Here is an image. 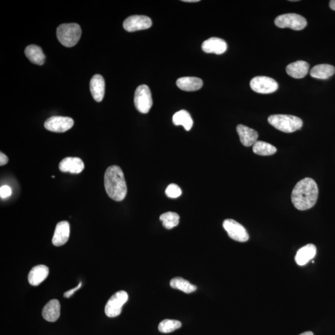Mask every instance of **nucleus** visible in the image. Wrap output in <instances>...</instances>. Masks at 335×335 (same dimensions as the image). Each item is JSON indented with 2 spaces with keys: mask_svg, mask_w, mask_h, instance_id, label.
<instances>
[{
  "mask_svg": "<svg viewBox=\"0 0 335 335\" xmlns=\"http://www.w3.org/2000/svg\"><path fill=\"white\" fill-rule=\"evenodd\" d=\"M170 286L173 289L180 290L185 293L190 294L197 289V287L184 280V278L176 277L172 279L170 281Z\"/></svg>",
  "mask_w": 335,
  "mask_h": 335,
  "instance_id": "393cba45",
  "label": "nucleus"
},
{
  "mask_svg": "<svg viewBox=\"0 0 335 335\" xmlns=\"http://www.w3.org/2000/svg\"><path fill=\"white\" fill-rule=\"evenodd\" d=\"M165 194L168 198L175 199L181 195L182 190L178 185L171 184L166 189Z\"/></svg>",
  "mask_w": 335,
  "mask_h": 335,
  "instance_id": "c85d7f7f",
  "label": "nucleus"
},
{
  "mask_svg": "<svg viewBox=\"0 0 335 335\" xmlns=\"http://www.w3.org/2000/svg\"><path fill=\"white\" fill-rule=\"evenodd\" d=\"M81 29L77 23L63 24L57 29V37L64 46L72 47L80 40Z\"/></svg>",
  "mask_w": 335,
  "mask_h": 335,
  "instance_id": "20e7f679",
  "label": "nucleus"
},
{
  "mask_svg": "<svg viewBox=\"0 0 335 335\" xmlns=\"http://www.w3.org/2000/svg\"><path fill=\"white\" fill-rule=\"evenodd\" d=\"M268 123L275 128L285 133H292L300 130L303 126L302 119L292 115L275 114L270 115Z\"/></svg>",
  "mask_w": 335,
  "mask_h": 335,
  "instance_id": "7ed1b4c3",
  "label": "nucleus"
},
{
  "mask_svg": "<svg viewBox=\"0 0 335 335\" xmlns=\"http://www.w3.org/2000/svg\"><path fill=\"white\" fill-rule=\"evenodd\" d=\"M160 220L162 222L163 225L166 229H171L178 225L179 216L177 213L168 212L160 216Z\"/></svg>",
  "mask_w": 335,
  "mask_h": 335,
  "instance_id": "bb28decb",
  "label": "nucleus"
},
{
  "mask_svg": "<svg viewBox=\"0 0 335 335\" xmlns=\"http://www.w3.org/2000/svg\"><path fill=\"white\" fill-rule=\"evenodd\" d=\"M152 25L151 19L148 16L134 15L129 17L123 23V27L128 32L147 29Z\"/></svg>",
  "mask_w": 335,
  "mask_h": 335,
  "instance_id": "9b49d317",
  "label": "nucleus"
},
{
  "mask_svg": "<svg viewBox=\"0 0 335 335\" xmlns=\"http://www.w3.org/2000/svg\"><path fill=\"white\" fill-rule=\"evenodd\" d=\"M90 91L92 97L97 102L103 100L105 93V81L102 76L95 75L90 81Z\"/></svg>",
  "mask_w": 335,
  "mask_h": 335,
  "instance_id": "dca6fc26",
  "label": "nucleus"
},
{
  "mask_svg": "<svg viewBox=\"0 0 335 335\" xmlns=\"http://www.w3.org/2000/svg\"><path fill=\"white\" fill-rule=\"evenodd\" d=\"M173 123L175 126H182L186 131H190L193 128V120L189 112L181 110L176 112L173 116Z\"/></svg>",
  "mask_w": 335,
  "mask_h": 335,
  "instance_id": "b1692460",
  "label": "nucleus"
},
{
  "mask_svg": "<svg viewBox=\"0 0 335 335\" xmlns=\"http://www.w3.org/2000/svg\"><path fill=\"white\" fill-rule=\"evenodd\" d=\"M316 247L313 244H308L298 250L295 261L298 265L304 266L312 260L316 255Z\"/></svg>",
  "mask_w": 335,
  "mask_h": 335,
  "instance_id": "f3484780",
  "label": "nucleus"
},
{
  "mask_svg": "<svg viewBox=\"0 0 335 335\" xmlns=\"http://www.w3.org/2000/svg\"><path fill=\"white\" fill-rule=\"evenodd\" d=\"M81 285H82V283L80 282V283H79L78 286L76 287V288L70 290V291H67L66 292H65V294L64 295V297L66 298H69L71 297L72 295L75 293V291H77V290H78L81 288Z\"/></svg>",
  "mask_w": 335,
  "mask_h": 335,
  "instance_id": "7c9ffc66",
  "label": "nucleus"
},
{
  "mask_svg": "<svg viewBox=\"0 0 335 335\" xmlns=\"http://www.w3.org/2000/svg\"><path fill=\"white\" fill-rule=\"evenodd\" d=\"M202 49L205 53L221 55L226 51L227 44L226 42L221 38H210L203 42Z\"/></svg>",
  "mask_w": 335,
  "mask_h": 335,
  "instance_id": "4468645a",
  "label": "nucleus"
},
{
  "mask_svg": "<svg viewBox=\"0 0 335 335\" xmlns=\"http://www.w3.org/2000/svg\"><path fill=\"white\" fill-rule=\"evenodd\" d=\"M299 335H314V333L312 331H306Z\"/></svg>",
  "mask_w": 335,
  "mask_h": 335,
  "instance_id": "72a5a7b5",
  "label": "nucleus"
},
{
  "mask_svg": "<svg viewBox=\"0 0 335 335\" xmlns=\"http://www.w3.org/2000/svg\"><path fill=\"white\" fill-rule=\"evenodd\" d=\"M8 162V158L6 155L1 152L0 154V165L4 166L7 165Z\"/></svg>",
  "mask_w": 335,
  "mask_h": 335,
  "instance_id": "2f4dec72",
  "label": "nucleus"
},
{
  "mask_svg": "<svg viewBox=\"0 0 335 335\" xmlns=\"http://www.w3.org/2000/svg\"><path fill=\"white\" fill-rule=\"evenodd\" d=\"M250 87L253 91L261 94H270L277 91L278 84L274 79L259 76L250 81Z\"/></svg>",
  "mask_w": 335,
  "mask_h": 335,
  "instance_id": "6e6552de",
  "label": "nucleus"
},
{
  "mask_svg": "<svg viewBox=\"0 0 335 335\" xmlns=\"http://www.w3.org/2000/svg\"><path fill=\"white\" fill-rule=\"evenodd\" d=\"M134 104L138 111L143 114H147L150 111L153 100L150 88L145 84H142L135 92Z\"/></svg>",
  "mask_w": 335,
  "mask_h": 335,
  "instance_id": "423d86ee",
  "label": "nucleus"
},
{
  "mask_svg": "<svg viewBox=\"0 0 335 335\" xmlns=\"http://www.w3.org/2000/svg\"><path fill=\"white\" fill-rule=\"evenodd\" d=\"M184 2H187V3H196V2H199V0H184Z\"/></svg>",
  "mask_w": 335,
  "mask_h": 335,
  "instance_id": "f704fd0d",
  "label": "nucleus"
},
{
  "mask_svg": "<svg viewBox=\"0 0 335 335\" xmlns=\"http://www.w3.org/2000/svg\"><path fill=\"white\" fill-rule=\"evenodd\" d=\"M309 64L307 62L299 60L290 64L286 67V72L294 78L300 79L305 77L308 75Z\"/></svg>",
  "mask_w": 335,
  "mask_h": 335,
  "instance_id": "6ab92c4d",
  "label": "nucleus"
},
{
  "mask_svg": "<svg viewBox=\"0 0 335 335\" xmlns=\"http://www.w3.org/2000/svg\"><path fill=\"white\" fill-rule=\"evenodd\" d=\"M58 167L60 170L64 173L79 174L82 172L84 165L80 158L67 157L62 160Z\"/></svg>",
  "mask_w": 335,
  "mask_h": 335,
  "instance_id": "f8f14e48",
  "label": "nucleus"
},
{
  "mask_svg": "<svg viewBox=\"0 0 335 335\" xmlns=\"http://www.w3.org/2000/svg\"><path fill=\"white\" fill-rule=\"evenodd\" d=\"M335 74V68L329 64H319L312 69L310 75L312 77L326 80Z\"/></svg>",
  "mask_w": 335,
  "mask_h": 335,
  "instance_id": "4be33fe9",
  "label": "nucleus"
},
{
  "mask_svg": "<svg viewBox=\"0 0 335 335\" xmlns=\"http://www.w3.org/2000/svg\"><path fill=\"white\" fill-rule=\"evenodd\" d=\"M42 316L48 322H54L58 319L60 315V304L57 299L50 300L43 310H42Z\"/></svg>",
  "mask_w": 335,
  "mask_h": 335,
  "instance_id": "a211bd4d",
  "label": "nucleus"
},
{
  "mask_svg": "<svg viewBox=\"0 0 335 335\" xmlns=\"http://www.w3.org/2000/svg\"><path fill=\"white\" fill-rule=\"evenodd\" d=\"M70 236V224L68 222L62 221L56 225L52 238V243L56 247H60L66 244Z\"/></svg>",
  "mask_w": 335,
  "mask_h": 335,
  "instance_id": "ddd939ff",
  "label": "nucleus"
},
{
  "mask_svg": "<svg viewBox=\"0 0 335 335\" xmlns=\"http://www.w3.org/2000/svg\"><path fill=\"white\" fill-rule=\"evenodd\" d=\"M74 125V120L72 118L64 116L50 117L44 123L47 130L58 133L70 130Z\"/></svg>",
  "mask_w": 335,
  "mask_h": 335,
  "instance_id": "9d476101",
  "label": "nucleus"
},
{
  "mask_svg": "<svg viewBox=\"0 0 335 335\" xmlns=\"http://www.w3.org/2000/svg\"><path fill=\"white\" fill-rule=\"evenodd\" d=\"M25 54L31 63L38 65V66H42L46 60V56L41 48L36 45H31V46H27L25 49Z\"/></svg>",
  "mask_w": 335,
  "mask_h": 335,
  "instance_id": "5701e85b",
  "label": "nucleus"
},
{
  "mask_svg": "<svg viewBox=\"0 0 335 335\" xmlns=\"http://www.w3.org/2000/svg\"><path fill=\"white\" fill-rule=\"evenodd\" d=\"M182 324L179 321L166 319L162 321L159 325V330L162 333H171L181 328Z\"/></svg>",
  "mask_w": 335,
  "mask_h": 335,
  "instance_id": "cd10ccee",
  "label": "nucleus"
},
{
  "mask_svg": "<svg viewBox=\"0 0 335 335\" xmlns=\"http://www.w3.org/2000/svg\"><path fill=\"white\" fill-rule=\"evenodd\" d=\"M49 268L45 265H38L33 267L28 276L31 285L37 286L46 280L49 275Z\"/></svg>",
  "mask_w": 335,
  "mask_h": 335,
  "instance_id": "aec40b11",
  "label": "nucleus"
},
{
  "mask_svg": "<svg viewBox=\"0 0 335 335\" xmlns=\"http://www.w3.org/2000/svg\"><path fill=\"white\" fill-rule=\"evenodd\" d=\"M253 151L261 156H270L277 151V149L269 143L258 141L253 145Z\"/></svg>",
  "mask_w": 335,
  "mask_h": 335,
  "instance_id": "a878e982",
  "label": "nucleus"
},
{
  "mask_svg": "<svg viewBox=\"0 0 335 335\" xmlns=\"http://www.w3.org/2000/svg\"><path fill=\"white\" fill-rule=\"evenodd\" d=\"M105 188L109 198L119 202L125 199L128 193L125 174L118 166L107 168L105 174Z\"/></svg>",
  "mask_w": 335,
  "mask_h": 335,
  "instance_id": "f03ea898",
  "label": "nucleus"
},
{
  "mask_svg": "<svg viewBox=\"0 0 335 335\" xmlns=\"http://www.w3.org/2000/svg\"><path fill=\"white\" fill-rule=\"evenodd\" d=\"M128 294L126 291L115 292L106 303L105 314L107 316L111 318L119 316L122 312L123 307L128 300Z\"/></svg>",
  "mask_w": 335,
  "mask_h": 335,
  "instance_id": "0eeeda50",
  "label": "nucleus"
},
{
  "mask_svg": "<svg viewBox=\"0 0 335 335\" xmlns=\"http://www.w3.org/2000/svg\"><path fill=\"white\" fill-rule=\"evenodd\" d=\"M11 194H12V190L8 186H3L0 188V196L2 199L8 198L11 195Z\"/></svg>",
  "mask_w": 335,
  "mask_h": 335,
  "instance_id": "c756f323",
  "label": "nucleus"
},
{
  "mask_svg": "<svg viewBox=\"0 0 335 335\" xmlns=\"http://www.w3.org/2000/svg\"><path fill=\"white\" fill-rule=\"evenodd\" d=\"M223 227L233 240L239 242H246L249 240V235L246 228L233 219L225 220Z\"/></svg>",
  "mask_w": 335,
  "mask_h": 335,
  "instance_id": "1a4fd4ad",
  "label": "nucleus"
},
{
  "mask_svg": "<svg viewBox=\"0 0 335 335\" xmlns=\"http://www.w3.org/2000/svg\"><path fill=\"white\" fill-rule=\"evenodd\" d=\"M318 196L319 188L316 182L311 178H306L295 186L292 192V202L298 210H308L316 204Z\"/></svg>",
  "mask_w": 335,
  "mask_h": 335,
  "instance_id": "f257e3e1",
  "label": "nucleus"
},
{
  "mask_svg": "<svg viewBox=\"0 0 335 335\" xmlns=\"http://www.w3.org/2000/svg\"><path fill=\"white\" fill-rule=\"evenodd\" d=\"M330 7L332 10L335 11V0H331L330 2Z\"/></svg>",
  "mask_w": 335,
  "mask_h": 335,
  "instance_id": "473e14b6",
  "label": "nucleus"
},
{
  "mask_svg": "<svg viewBox=\"0 0 335 335\" xmlns=\"http://www.w3.org/2000/svg\"><path fill=\"white\" fill-rule=\"evenodd\" d=\"M276 26L280 28H290L295 31L302 30L308 24L305 18L295 13L280 15L275 19Z\"/></svg>",
  "mask_w": 335,
  "mask_h": 335,
  "instance_id": "39448f33",
  "label": "nucleus"
},
{
  "mask_svg": "<svg viewBox=\"0 0 335 335\" xmlns=\"http://www.w3.org/2000/svg\"><path fill=\"white\" fill-rule=\"evenodd\" d=\"M236 131L241 143L246 147H251L258 141V134L254 129L240 125L236 127Z\"/></svg>",
  "mask_w": 335,
  "mask_h": 335,
  "instance_id": "2eb2a0df",
  "label": "nucleus"
},
{
  "mask_svg": "<svg viewBox=\"0 0 335 335\" xmlns=\"http://www.w3.org/2000/svg\"><path fill=\"white\" fill-rule=\"evenodd\" d=\"M178 88L186 92H194L201 89L203 85L201 79L197 77H182L176 81Z\"/></svg>",
  "mask_w": 335,
  "mask_h": 335,
  "instance_id": "412c9836",
  "label": "nucleus"
}]
</instances>
